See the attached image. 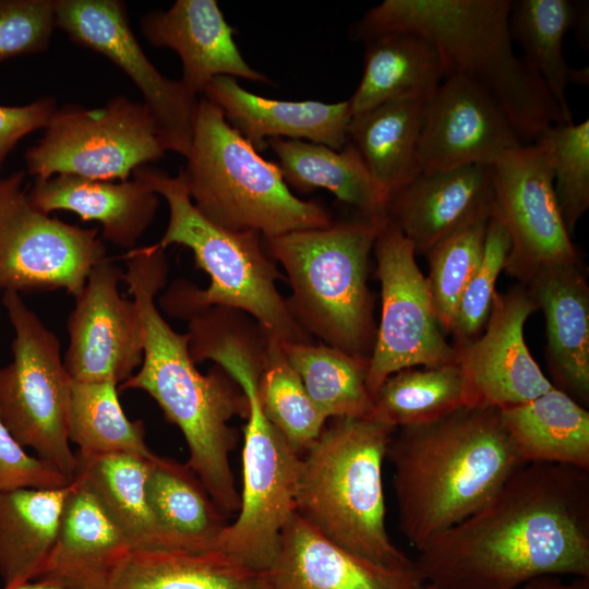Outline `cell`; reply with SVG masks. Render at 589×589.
<instances>
[{"mask_svg":"<svg viewBox=\"0 0 589 589\" xmlns=\"http://www.w3.org/2000/svg\"><path fill=\"white\" fill-rule=\"evenodd\" d=\"M413 561L438 589H519L589 577V470L527 462L479 510L429 540Z\"/></svg>","mask_w":589,"mask_h":589,"instance_id":"obj_1","label":"cell"},{"mask_svg":"<svg viewBox=\"0 0 589 589\" xmlns=\"http://www.w3.org/2000/svg\"><path fill=\"white\" fill-rule=\"evenodd\" d=\"M124 259L123 283L139 308L144 344L141 366L118 389L144 390L158 404L165 418L184 436L187 465L221 513L235 515L240 508V493L230 453L238 436L230 421L248 418L247 395L218 365L201 373L191 357L187 333H177L161 316L155 298L167 281L165 249L156 243L134 248Z\"/></svg>","mask_w":589,"mask_h":589,"instance_id":"obj_2","label":"cell"},{"mask_svg":"<svg viewBox=\"0 0 589 589\" xmlns=\"http://www.w3.org/2000/svg\"><path fill=\"white\" fill-rule=\"evenodd\" d=\"M386 457L394 468L398 527L417 551L483 507L526 464L500 410L480 407L399 428Z\"/></svg>","mask_w":589,"mask_h":589,"instance_id":"obj_3","label":"cell"},{"mask_svg":"<svg viewBox=\"0 0 589 589\" xmlns=\"http://www.w3.org/2000/svg\"><path fill=\"white\" fill-rule=\"evenodd\" d=\"M510 0H384L357 23L360 40L414 33L436 50L443 80L461 76L484 89L504 110L522 142L565 124L538 75L515 55Z\"/></svg>","mask_w":589,"mask_h":589,"instance_id":"obj_4","label":"cell"},{"mask_svg":"<svg viewBox=\"0 0 589 589\" xmlns=\"http://www.w3.org/2000/svg\"><path fill=\"white\" fill-rule=\"evenodd\" d=\"M167 202L169 218L157 244L187 247L195 265L209 276V286L200 289L177 280L159 299L170 315L221 306L247 313L266 336L281 342L310 344V335L292 316L276 283L284 279L266 252L261 235L232 231L205 218L194 206L182 175L176 177L148 166L133 172Z\"/></svg>","mask_w":589,"mask_h":589,"instance_id":"obj_5","label":"cell"},{"mask_svg":"<svg viewBox=\"0 0 589 589\" xmlns=\"http://www.w3.org/2000/svg\"><path fill=\"white\" fill-rule=\"evenodd\" d=\"M396 429L370 418L329 419L301 455L296 513L321 534L370 562L413 563L386 528L383 462Z\"/></svg>","mask_w":589,"mask_h":589,"instance_id":"obj_6","label":"cell"},{"mask_svg":"<svg viewBox=\"0 0 589 589\" xmlns=\"http://www.w3.org/2000/svg\"><path fill=\"white\" fill-rule=\"evenodd\" d=\"M387 218L360 216L320 228L262 238L286 271L287 305L298 324L325 345L370 359L376 329L368 269Z\"/></svg>","mask_w":589,"mask_h":589,"instance_id":"obj_7","label":"cell"},{"mask_svg":"<svg viewBox=\"0 0 589 589\" xmlns=\"http://www.w3.org/2000/svg\"><path fill=\"white\" fill-rule=\"evenodd\" d=\"M185 159L180 173L192 203L221 228L272 238L333 221L320 203L297 197L278 165L264 159L205 98L199 100Z\"/></svg>","mask_w":589,"mask_h":589,"instance_id":"obj_8","label":"cell"},{"mask_svg":"<svg viewBox=\"0 0 589 589\" xmlns=\"http://www.w3.org/2000/svg\"><path fill=\"white\" fill-rule=\"evenodd\" d=\"M2 304L14 329L12 361L0 368V418L15 441L70 480L76 469L68 418L72 378L58 337L17 292H3Z\"/></svg>","mask_w":589,"mask_h":589,"instance_id":"obj_9","label":"cell"},{"mask_svg":"<svg viewBox=\"0 0 589 589\" xmlns=\"http://www.w3.org/2000/svg\"><path fill=\"white\" fill-rule=\"evenodd\" d=\"M260 373L252 361L239 363L232 373L250 407L243 433V484L237 517L215 546L253 574L271 564L281 532L296 513L301 462V456L263 413L256 394Z\"/></svg>","mask_w":589,"mask_h":589,"instance_id":"obj_10","label":"cell"},{"mask_svg":"<svg viewBox=\"0 0 589 589\" xmlns=\"http://www.w3.org/2000/svg\"><path fill=\"white\" fill-rule=\"evenodd\" d=\"M157 125L143 103L125 96L87 108L68 104L51 116L43 137L26 151L29 175L127 181L165 156Z\"/></svg>","mask_w":589,"mask_h":589,"instance_id":"obj_11","label":"cell"},{"mask_svg":"<svg viewBox=\"0 0 589 589\" xmlns=\"http://www.w3.org/2000/svg\"><path fill=\"white\" fill-rule=\"evenodd\" d=\"M24 171L0 178V291L63 289L75 297L106 259L98 229L82 228L36 209Z\"/></svg>","mask_w":589,"mask_h":589,"instance_id":"obj_12","label":"cell"},{"mask_svg":"<svg viewBox=\"0 0 589 589\" xmlns=\"http://www.w3.org/2000/svg\"><path fill=\"white\" fill-rule=\"evenodd\" d=\"M381 283V320L369 359L366 386L372 397L392 374L409 368L457 362L442 330L428 278L412 243L388 218L374 243Z\"/></svg>","mask_w":589,"mask_h":589,"instance_id":"obj_13","label":"cell"},{"mask_svg":"<svg viewBox=\"0 0 589 589\" xmlns=\"http://www.w3.org/2000/svg\"><path fill=\"white\" fill-rule=\"evenodd\" d=\"M493 208L510 238L504 271L528 285L541 271L579 264L554 192L546 144L537 139L492 165Z\"/></svg>","mask_w":589,"mask_h":589,"instance_id":"obj_14","label":"cell"},{"mask_svg":"<svg viewBox=\"0 0 589 589\" xmlns=\"http://www.w3.org/2000/svg\"><path fill=\"white\" fill-rule=\"evenodd\" d=\"M56 27L75 44L96 51L139 88L166 151L189 155L197 96L179 81L164 76L144 53L120 0H53Z\"/></svg>","mask_w":589,"mask_h":589,"instance_id":"obj_15","label":"cell"},{"mask_svg":"<svg viewBox=\"0 0 589 589\" xmlns=\"http://www.w3.org/2000/svg\"><path fill=\"white\" fill-rule=\"evenodd\" d=\"M123 271L109 257L93 266L67 327L64 366L74 382L122 384L143 361L144 328L133 299L122 297Z\"/></svg>","mask_w":589,"mask_h":589,"instance_id":"obj_16","label":"cell"},{"mask_svg":"<svg viewBox=\"0 0 589 589\" xmlns=\"http://www.w3.org/2000/svg\"><path fill=\"white\" fill-rule=\"evenodd\" d=\"M537 310L536 301L521 284L507 292H496L481 334L470 341L454 344L464 377L465 407L503 410L554 387L524 337L525 323Z\"/></svg>","mask_w":589,"mask_h":589,"instance_id":"obj_17","label":"cell"},{"mask_svg":"<svg viewBox=\"0 0 589 589\" xmlns=\"http://www.w3.org/2000/svg\"><path fill=\"white\" fill-rule=\"evenodd\" d=\"M522 144L504 110L484 89L465 77L448 76L425 103L417 175L472 164L492 166Z\"/></svg>","mask_w":589,"mask_h":589,"instance_id":"obj_18","label":"cell"},{"mask_svg":"<svg viewBox=\"0 0 589 589\" xmlns=\"http://www.w3.org/2000/svg\"><path fill=\"white\" fill-rule=\"evenodd\" d=\"M414 562L383 566L332 542L297 513L279 538L271 564L254 574L255 589H422Z\"/></svg>","mask_w":589,"mask_h":589,"instance_id":"obj_19","label":"cell"},{"mask_svg":"<svg viewBox=\"0 0 589 589\" xmlns=\"http://www.w3.org/2000/svg\"><path fill=\"white\" fill-rule=\"evenodd\" d=\"M492 166L472 164L420 172L388 199L386 215L426 254L454 232L492 215Z\"/></svg>","mask_w":589,"mask_h":589,"instance_id":"obj_20","label":"cell"},{"mask_svg":"<svg viewBox=\"0 0 589 589\" xmlns=\"http://www.w3.org/2000/svg\"><path fill=\"white\" fill-rule=\"evenodd\" d=\"M140 26L155 47L175 50L182 62V84L195 96L217 76L269 84V79L243 58L235 29L216 0H177L168 10H154Z\"/></svg>","mask_w":589,"mask_h":589,"instance_id":"obj_21","label":"cell"},{"mask_svg":"<svg viewBox=\"0 0 589 589\" xmlns=\"http://www.w3.org/2000/svg\"><path fill=\"white\" fill-rule=\"evenodd\" d=\"M203 94L256 151L267 147L269 139L308 141L336 151L349 142L352 113L348 100L269 99L252 94L230 76L215 77Z\"/></svg>","mask_w":589,"mask_h":589,"instance_id":"obj_22","label":"cell"},{"mask_svg":"<svg viewBox=\"0 0 589 589\" xmlns=\"http://www.w3.org/2000/svg\"><path fill=\"white\" fill-rule=\"evenodd\" d=\"M131 551L91 492L72 480L55 544L34 581L61 589H109Z\"/></svg>","mask_w":589,"mask_h":589,"instance_id":"obj_23","label":"cell"},{"mask_svg":"<svg viewBox=\"0 0 589 589\" xmlns=\"http://www.w3.org/2000/svg\"><path fill=\"white\" fill-rule=\"evenodd\" d=\"M545 318L546 360L554 387L589 402V287L579 264L541 271L526 285Z\"/></svg>","mask_w":589,"mask_h":589,"instance_id":"obj_24","label":"cell"},{"mask_svg":"<svg viewBox=\"0 0 589 589\" xmlns=\"http://www.w3.org/2000/svg\"><path fill=\"white\" fill-rule=\"evenodd\" d=\"M28 199L44 214L69 211L82 220L99 223L103 240L129 251L151 226L159 206V195L136 177L118 182L69 175L35 179Z\"/></svg>","mask_w":589,"mask_h":589,"instance_id":"obj_25","label":"cell"},{"mask_svg":"<svg viewBox=\"0 0 589 589\" xmlns=\"http://www.w3.org/2000/svg\"><path fill=\"white\" fill-rule=\"evenodd\" d=\"M153 456L75 452L73 480L91 492L132 549H178L148 503L146 481Z\"/></svg>","mask_w":589,"mask_h":589,"instance_id":"obj_26","label":"cell"},{"mask_svg":"<svg viewBox=\"0 0 589 589\" xmlns=\"http://www.w3.org/2000/svg\"><path fill=\"white\" fill-rule=\"evenodd\" d=\"M266 144L277 156L288 185L300 192L325 189L362 216L387 218L388 196L352 143L340 151L301 140L269 139Z\"/></svg>","mask_w":589,"mask_h":589,"instance_id":"obj_27","label":"cell"},{"mask_svg":"<svg viewBox=\"0 0 589 589\" xmlns=\"http://www.w3.org/2000/svg\"><path fill=\"white\" fill-rule=\"evenodd\" d=\"M504 428L524 462L589 470V412L552 387L539 397L500 410Z\"/></svg>","mask_w":589,"mask_h":589,"instance_id":"obj_28","label":"cell"},{"mask_svg":"<svg viewBox=\"0 0 589 589\" xmlns=\"http://www.w3.org/2000/svg\"><path fill=\"white\" fill-rule=\"evenodd\" d=\"M72 482L60 489L0 493V578L3 588L36 580L55 544Z\"/></svg>","mask_w":589,"mask_h":589,"instance_id":"obj_29","label":"cell"},{"mask_svg":"<svg viewBox=\"0 0 589 589\" xmlns=\"http://www.w3.org/2000/svg\"><path fill=\"white\" fill-rule=\"evenodd\" d=\"M361 81L348 99L353 116L400 98H429L443 81L435 48L414 33H390L365 41Z\"/></svg>","mask_w":589,"mask_h":589,"instance_id":"obj_30","label":"cell"},{"mask_svg":"<svg viewBox=\"0 0 589 589\" xmlns=\"http://www.w3.org/2000/svg\"><path fill=\"white\" fill-rule=\"evenodd\" d=\"M584 5L570 0L512 1L509 29L524 51L522 60L538 75L556 104L565 124H572L566 88L587 85L588 67L570 68L563 55V39L577 25Z\"/></svg>","mask_w":589,"mask_h":589,"instance_id":"obj_31","label":"cell"},{"mask_svg":"<svg viewBox=\"0 0 589 589\" xmlns=\"http://www.w3.org/2000/svg\"><path fill=\"white\" fill-rule=\"evenodd\" d=\"M148 503L180 550L213 551L227 518L185 464L154 455L146 481Z\"/></svg>","mask_w":589,"mask_h":589,"instance_id":"obj_32","label":"cell"},{"mask_svg":"<svg viewBox=\"0 0 589 589\" xmlns=\"http://www.w3.org/2000/svg\"><path fill=\"white\" fill-rule=\"evenodd\" d=\"M428 99L387 101L353 116L349 123V142L388 199L417 175V149Z\"/></svg>","mask_w":589,"mask_h":589,"instance_id":"obj_33","label":"cell"},{"mask_svg":"<svg viewBox=\"0 0 589 589\" xmlns=\"http://www.w3.org/2000/svg\"><path fill=\"white\" fill-rule=\"evenodd\" d=\"M109 589H255L254 574L218 551L132 549Z\"/></svg>","mask_w":589,"mask_h":589,"instance_id":"obj_34","label":"cell"},{"mask_svg":"<svg viewBox=\"0 0 589 589\" xmlns=\"http://www.w3.org/2000/svg\"><path fill=\"white\" fill-rule=\"evenodd\" d=\"M285 354L324 417L370 418L373 398L366 386L369 359L337 348L283 342Z\"/></svg>","mask_w":589,"mask_h":589,"instance_id":"obj_35","label":"cell"},{"mask_svg":"<svg viewBox=\"0 0 589 589\" xmlns=\"http://www.w3.org/2000/svg\"><path fill=\"white\" fill-rule=\"evenodd\" d=\"M372 418L394 428L434 422L465 407V384L457 362L404 369L373 395Z\"/></svg>","mask_w":589,"mask_h":589,"instance_id":"obj_36","label":"cell"},{"mask_svg":"<svg viewBox=\"0 0 589 589\" xmlns=\"http://www.w3.org/2000/svg\"><path fill=\"white\" fill-rule=\"evenodd\" d=\"M118 384L72 381L68 436L86 455L129 454L151 458L142 420L124 413Z\"/></svg>","mask_w":589,"mask_h":589,"instance_id":"obj_37","label":"cell"},{"mask_svg":"<svg viewBox=\"0 0 589 589\" xmlns=\"http://www.w3.org/2000/svg\"><path fill=\"white\" fill-rule=\"evenodd\" d=\"M256 394L266 419L300 456L316 441L328 421L289 363L283 342L266 335Z\"/></svg>","mask_w":589,"mask_h":589,"instance_id":"obj_38","label":"cell"},{"mask_svg":"<svg viewBox=\"0 0 589 589\" xmlns=\"http://www.w3.org/2000/svg\"><path fill=\"white\" fill-rule=\"evenodd\" d=\"M489 220L454 232L425 254L430 265L426 278L438 324L445 333L453 332L460 299L480 263Z\"/></svg>","mask_w":589,"mask_h":589,"instance_id":"obj_39","label":"cell"},{"mask_svg":"<svg viewBox=\"0 0 589 589\" xmlns=\"http://www.w3.org/2000/svg\"><path fill=\"white\" fill-rule=\"evenodd\" d=\"M538 139L549 148L555 196L572 236L589 208V121L553 124Z\"/></svg>","mask_w":589,"mask_h":589,"instance_id":"obj_40","label":"cell"},{"mask_svg":"<svg viewBox=\"0 0 589 589\" xmlns=\"http://www.w3.org/2000/svg\"><path fill=\"white\" fill-rule=\"evenodd\" d=\"M509 250L510 238L507 230L491 215L480 263L459 302L452 332L455 344L470 341L483 330L496 293V280L505 268Z\"/></svg>","mask_w":589,"mask_h":589,"instance_id":"obj_41","label":"cell"},{"mask_svg":"<svg viewBox=\"0 0 589 589\" xmlns=\"http://www.w3.org/2000/svg\"><path fill=\"white\" fill-rule=\"evenodd\" d=\"M55 27L53 0H0V63L47 50Z\"/></svg>","mask_w":589,"mask_h":589,"instance_id":"obj_42","label":"cell"},{"mask_svg":"<svg viewBox=\"0 0 589 589\" xmlns=\"http://www.w3.org/2000/svg\"><path fill=\"white\" fill-rule=\"evenodd\" d=\"M71 482L52 465L27 454L0 418V493L17 489H60Z\"/></svg>","mask_w":589,"mask_h":589,"instance_id":"obj_43","label":"cell"},{"mask_svg":"<svg viewBox=\"0 0 589 589\" xmlns=\"http://www.w3.org/2000/svg\"><path fill=\"white\" fill-rule=\"evenodd\" d=\"M57 108L52 97L39 98L23 106L0 105V168L23 137L46 128Z\"/></svg>","mask_w":589,"mask_h":589,"instance_id":"obj_44","label":"cell"},{"mask_svg":"<svg viewBox=\"0 0 589 589\" xmlns=\"http://www.w3.org/2000/svg\"><path fill=\"white\" fill-rule=\"evenodd\" d=\"M519 589H589V577H575L570 582H564L557 576H544L528 581Z\"/></svg>","mask_w":589,"mask_h":589,"instance_id":"obj_45","label":"cell"},{"mask_svg":"<svg viewBox=\"0 0 589 589\" xmlns=\"http://www.w3.org/2000/svg\"><path fill=\"white\" fill-rule=\"evenodd\" d=\"M3 589H61L59 587L41 582V581H28L12 588H3Z\"/></svg>","mask_w":589,"mask_h":589,"instance_id":"obj_46","label":"cell"},{"mask_svg":"<svg viewBox=\"0 0 589 589\" xmlns=\"http://www.w3.org/2000/svg\"><path fill=\"white\" fill-rule=\"evenodd\" d=\"M422 589H438V588H437L436 586H434V585H431V584H426V582H425V584L423 585V588H422Z\"/></svg>","mask_w":589,"mask_h":589,"instance_id":"obj_47","label":"cell"}]
</instances>
